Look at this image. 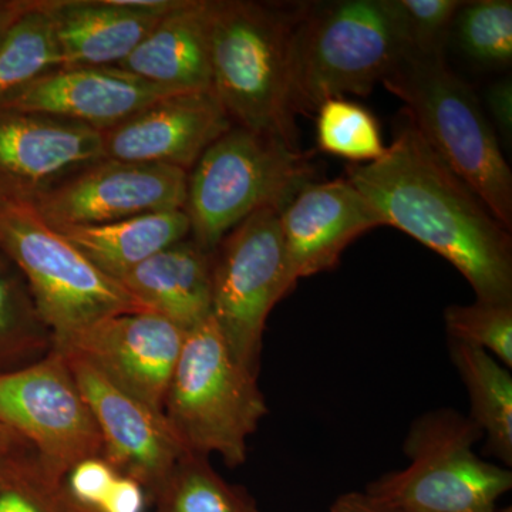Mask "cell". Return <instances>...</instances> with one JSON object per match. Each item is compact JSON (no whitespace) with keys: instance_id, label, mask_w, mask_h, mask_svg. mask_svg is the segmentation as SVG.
Masks as SVG:
<instances>
[{"instance_id":"28","label":"cell","mask_w":512,"mask_h":512,"mask_svg":"<svg viewBox=\"0 0 512 512\" xmlns=\"http://www.w3.org/2000/svg\"><path fill=\"white\" fill-rule=\"evenodd\" d=\"M0 512H72L63 478L33 448L0 460Z\"/></svg>"},{"instance_id":"3","label":"cell","mask_w":512,"mask_h":512,"mask_svg":"<svg viewBox=\"0 0 512 512\" xmlns=\"http://www.w3.org/2000/svg\"><path fill=\"white\" fill-rule=\"evenodd\" d=\"M383 86L404 103V116L427 146L512 229V173L481 101L448 67L444 52H410Z\"/></svg>"},{"instance_id":"25","label":"cell","mask_w":512,"mask_h":512,"mask_svg":"<svg viewBox=\"0 0 512 512\" xmlns=\"http://www.w3.org/2000/svg\"><path fill=\"white\" fill-rule=\"evenodd\" d=\"M151 501L154 512H261L245 488L229 484L208 457L190 451Z\"/></svg>"},{"instance_id":"5","label":"cell","mask_w":512,"mask_h":512,"mask_svg":"<svg viewBox=\"0 0 512 512\" xmlns=\"http://www.w3.org/2000/svg\"><path fill=\"white\" fill-rule=\"evenodd\" d=\"M165 420L185 450L245 464L248 440L268 414L258 375L238 362L214 319L185 333L163 404Z\"/></svg>"},{"instance_id":"24","label":"cell","mask_w":512,"mask_h":512,"mask_svg":"<svg viewBox=\"0 0 512 512\" xmlns=\"http://www.w3.org/2000/svg\"><path fill=\"white\" fill-rule=\"evenodd\" d=\"M57 69H62V57L52 23L39 0H29L28 9L0 40V104Z\"/></svg>"},{"instance_id":"16","label":"cell","mask_w":512,"mask_h":512,"mask_svg":"<svg viewBox=\"0 0 512 512\" xmlns=\"http://www.w3.org/2000/svg\"><path fill=\"white\" fill-rule=\"evenodd\" d=\"M279 218L293 288L301 279L335 268L353 241L383 225L348 177L306 185Z\"/></svg>"},{"instance_id":"20","label":"cell","mask_w":512,"mask_h":512,"mask_svg":"<svg viewBox=\"0 0 512 512\" xmlns=\"http://www.w3.org/2000/svg\"><path fill=\"white\" fill-rule=\"evenodd\" d=\"M119 282L141 308L184 332L211 318L212 252L191 238L150 256Z\"/></svg>"},{"instance_id":"27","label":"cell","mask_w":512,"mask_h":512,"mask_svg":"<svg viewBox=\"0 0 512 512\" xmlns=\"http://www.w3.org/2000/svg\"><path fill=\"white\" fill-rule=\"evenodd\" d=\"M316 140L323 153L355 164L373 163L386 153L372 111L348 99H330L316 110Z\"/></svg>"},{"instance_id":"33","label":"cell","mask_w":512,"mask_h":512,"mask_svg":"<svg viewBox=\"0 0 512 512\" xmlns=\"http://www.w3.org/2000/svg\"><path fill=\"white\" fill-rule=\"evenodd\" d=\"M330 512H402L389 505L380 503L367 493H346L336 498L330 507Z\"/></svg>"},{"instance_id":"26","label":"cell","mask_w":512,"mask_h":512,"mask_svg":"<svg viewBox=\"0 0 512 512\" xmlns=\"http://www.w3.org/2000/svg\"><path fill=\"white\" fill-rule=\"evenodd\" d=\"M63 490L70 505L83 512H146L150 501L143 485L101 454L70 467L63 477Z\"/></svg>"},{"instance_id":"37","label":"cell","mask_w":512,"mask_h":512,"mask_svg":"<svg viewBox=\"0 0 512 512\" xmlns=\"http://www.w3.org/2000/svg\"><path fill=\"white\" fill-rule=\"evenodd\" d=\"M70 507H72V505H70ZM72 512H83V511L76 510V508L72 507Z\"/></svg>"},{"instance_id":"35","label":"cell","mask_w":512,"mask_h":512,"mask_svg":"<svg viewBox=\"0 0 512 512\" xmlns=\"http://www.w3.org/2000/svg\"><path fill=\"white\" fill-rule=\"evenodd\" d=\"M28 443L19 437L15 431L9 430L8 427L0 424V460L13 454L20 453V451L30 450Z\"/></svg>"},{"instance_id":"9","label":"cell","mask_w":512,"mask_h":512,"mask_svg":"<svg viewBox=\"0 0 512 512\" xmlns=\"http://www.w3.org/2000/svg\"><path fill=\"white\" fill-rule=\"evenodd\" d=\"M279 214L256 211L212 252L211 318L235 359L255 375L266 319L293 289Z\"/></svg>"},{"instance_id":"31","label":"cell","mask_w":512,"mask_h":512,"mask_svg":"<svg viewBox=\"0 0 512 512\" xmlns=\"http://www.w3.org/2000/svg\"><path fill=\"white\" fill-rule=\"evenodd\" d=\"M410 49L416 53L444 52V43L463 0H392Z\"/></svg>"},{"instance_id":"8","label":"cell","mask_w":512,"mask_h":512,"mask_svg":"<svg viewBox=\"0 0 512 512\" xmlns=\"http://www.w3.org/2000/svg\"><path fill=\"white\" fill-rule=\"evenodd\" d=\"M0 249L22 272L55 342L107 316L146 311L47 224L33 202L0 198Z\"/></svg>"},{"instance_id":"1","label":"cell","mask_w":512,"mask_h":512,"mask_svg":"<svg viewBox=\"0 0 512 512\" xmlns=\"http://www.w3.org/2000/svg\"><path fill=\"white\" fill-rule=\"evenodd\" d=\"M406 120L383 157L349 165V180L383 225L400 229L450 262L477 301L512 303L511 232Z\"/></svg>"},{"instance_id":"14","label":"cell","mask_w":512,"mask_h":512,"mask_svg":"<svg viewBox=\"0 0 512 512\" xmlns=\"http://www.w3.org/2000/svg\"><path fill=\"white\" fill-rule=\"evenodd\" d=\"M101 160L99 130L43 114L0 109V198L36 201Z\"/></svg>"},{"instance_id":"22","label":"cell","mask_w":512,"mask_h":512,"mask_svg":"<svg viewBox=\"0 0 512 512\" xmlns=\"http://www.w3.org/2000/svg\"><path fill=\"white\" fill-rule=\"evenodd\" d=\"M450 356L470 397V419L487 436V450L512 464V377L485 350L448 340Z\"/></svg>"},{"instance_id":"29","label":"cell","mask_w":512,"mask_h":512,"mask_svg":"<svg viewBox=\"0 0 512 512\" xmlns=\"http://www.w3.org/2000/svg\"><path fill=\"white\" fill-rule=\"evenodd\" d=\"M464 55L484 66H510L512 60L511 0L464 2L453 23Z\"/></svg>"},{"instance_id":"2","label":"cell","mask_w":512,"mask_h":512,"mask_svg":"<svg viewBox=\"0 0 512 512\" xmlns=\"http://www.w3.org/2000/svg\"><path fill=\"white\" fill-rule=\"evenodd\" d=\"M412 52L392 0H338L295 8L291 92L295 116L367 96Z\"/></svg>"},{"instance_id":"19","label":"cell","mask_w":512,"mask_h":512,"mask_svg":"<svg viewBox=\"0 0 512 512\" xmlns=\"http://www.w3.org/2000/svg\"><path fill=\"white\" fill-rule=\"evenodd\" d=\"M214 0H181L119 69L175 92H211Z\"/></svg>"},{"instance_id":"17","label":"cell","mask_w":512,"mask_h":512,"mask_svg":"<svg viewBox=\"0 0 512 512\" xmlns=\"http://www.w3.org/2000/svg\"><path fill=\"white\" fill-rule=\"evenodd\" d=\"M175 90L146 82L119 67H72L40 77L0 109L43 114L107 130Z\"/></svg>"},{"instance_id":"23","label":"cell","mask_w":512,"mask_h":512,"mask_svg":"<svg viewBox=\"0 0 512 512\" xmlns=\"http://www.w3.org/2000/svg\"><path fill=\"white\" fill-rule=\"evenodd\" d=\"M53 346L26 279L0 249V375L32 365Z\"/></svg>"},{"instance_id":"10","label":"cell","mask_w":512,"mask_h":512,"mask_svg":"<svg viewBox=\"0 0 512 512\" xmlns=\"http://www.w3.org/2000/svg\"><path fill=\"white\" fill-rule=\"evenodd\" d=\"M0 424L22 437L60 478L84 458L103 453L93 414L56 348L0 375Z\"/></svg>"},{"instance_id":"7","label":"cell","mask_w":512,"mask_h":512,"mask_svg":"<svg viewBox=\"0 0 512 512\" xmlns=\"http://www.w3.org/2000/svg\"><path fill=\"white\" fill-rule=\"evenodd\" d=\"M483 436L450 407L421 414L404 439L409 466L377 478L365 493L402 512H493L512 488V473L477 456Z\"/></svg>"},{"instance_id":"13","label":"cell","mask_w":512,"mask_h":512,"mask_svg":"<svg viewBox=\"0 0 512 512\" xmlns=\"http://www.w3.org/2000/svg\"><path fill=\"white\" fill-rule=\"evenodd\" d=\"M64 356L99 429L101 456L143 485L153 500L188 451L163 413L123 392L83 360Z\"/></svg>"},{"instance_id":"36","label":"cell","mask_w":512,"mask_h":512,"mask_svg":"<svg viewBox=\"0 0 512 512\" xmlns=\"http://www.w3.org/2000/svg\"><path fill=\"white\" fill-rule=\"evenodd\" d=\"M493 512H512L511 507L503 508V510H494Z\"/></svg>"},{"instance_id":"11","label":"cell","mask_w":512,"mask_h":512,"mask_svg":"<svg viewBox=\"0 0 512 512\" xmlns=\"http://www.w3.org/2000/svg\"><path fill=\"white\" fill-rule=\"evenodd\" d=\"M185 333L157 313L123 312L56 340L53 348L83 360L123 392L163 413Z\"/></svg>"},{"instance_id":"6","label":"cell","mask_w":512,"mask_h":512,"mask_svg":"<svg viewBox=\"0 0 512 512\" xmlns=\"http://www.w3.org/2000/svg\"><path fill=\"white\" fill-rule=\"evenodd\" d=\"M309 154L278 138L232 126L188 174L185 212L190 238L214 252L229 232L256 211H282L315 180Z\"/></svg>"},{"instance_id":"4","label":"cell","mask_w":512,"mask_h":512,"mask_svg":"<svg viewBox=\"0 0 512 512\" xmlns=\"http://www.w3.org/2000/svg\"><path fill=\"white\" fill-rule=\"evenodd\" d=\"M293 22L295 9L214 0L211 92L234 126L299 150L291 92Z\"/></svg>"},{"instance_id":"21","label":"cell","mask_w":512,"mask_h":512,"mask_svg":"<svg viewBox=\"0 0 512 512\" xmlns=\"http://www.w3.org/2000/svg\"><path fill=\"white\" fill-rule=\"evenodd\" d=\"M96 268L120 281L157 252L190 238L185 210L150 212L110 224L56 228Z\"/></svg>"},{"instance_id":"15","label":"cell","mask_w":512,"mask_h":512,"mask_svg":"<svg viewBox=\"0 0 512 512\" xmlns=\"http://www.w3.org/2000/svg\"><path fill=\"white\" fill-rule=\"evenodd\" d=\"M234 126L212 92L175 93L100 131L104 158L190 171Z\"/></svg>"},{"instance_id":"12","label":"cell","mask_w":512,"mask_h":512,"mask_svg":"<svg viewBox=\"0 0 512 512\" xmlns=\"http://www.w3.org/2000/svg\"><path fill=\"white\" fill-rule=\"evenodd\" d=\"M188 173L168 165L104 160L40 195L33 205L53 228L110 224L184 210Z\"/></svg>"},{"instance_id":"34","label":"cell","mask_w":512,"mask_h":512,"mask_svg":"<svg viewBox=\"0 0 512 512\" xmlns=\"http://www.w3.org/2000/svg\"><path fill=\"white\" fill-rule=\"evenodd\" d=\"M29 0H0V40L28 9Z\"/></svg>"},{"instance_id":"18","label":"cell","mask_w":512,"mask_h":512,"mask_svg":"<svg viewBox=\"0 0 512 512\" xmlns=\"http://www.w3.org/2000/svg\"><path fill=\"white\" fill-rule=\"evenodd\" d=\"M62 69L117 67L181 0H39Z\"/></svg>"},{"instance_id":"30","label":"cell","mask_w":512,"mask_h":512,"mask_svg":"<svg viewBox=\"0 0 512 512\" xmlns=\"http://www.w3.org/2000/svg\"><path fill=\"white\" fill-rule=\"evenodd\" d=\"M448 339L485 350L512 367V303L477 301L451 305L444 312Z\"/></svg>"},{"instance_id":"32","label":"cell","mask_w":512,"mask_h":512,"mask_svg":"<svg viewBox=\"0 0 512 512\" xmlns=\"http://www.w3.org/2000/svg\"><path fill=\"white\" fill-rule=\"evenodd\" d=\"M485 104L490 111L497 137L511 146L512 141V83L510 77L491 84L485 92ZM498 138V140H500Z\"/></svg>"}]
</instances>
